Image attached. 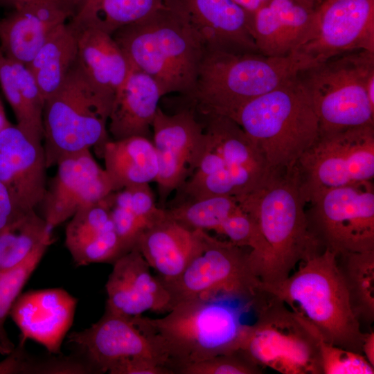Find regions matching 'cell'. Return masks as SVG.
I'll return each mask as SVG.
<instances>
[{"instance_id":"33","label":"cell","mask_w":374,"mask_h":374,"mask_svg":"<svg viewBox=\"0 0 374 374\" xmlns=\"http://www.w3.org/2000/svg\"><path fill=\"white\" fill-rule=\"evenodd\" d=\"M352 312L361 328L371 330L374 321V251L335 256Z\"/></svg>"},{"instance_id":"21","label":"cell","mask_w":374,"mask_h":374,"mask_svg":"<svg viewBox=\"0 0 374 374\" xmlns=\"http://www.w3.org/2000/svg\"><path fill=\"white\" fill-rule=\"evenodd\" d=\"M314 18V10L294 0H269L251 12L250 31L260 53L286 56L308 40Z\"/></svg>"},{"instance_id":"8","label":"cell","mask_w":374,"mask_h":374,"mask_svg":"<svg viewBox=\"0 0 374 374\" xmlns=\"http://www.w3.org/2000/svg\"><path fill=\"white\" fill-rule=\"evenodd\" d=\"M112 106L75 62L61 87L45 100L43 145L48 168L91 148L102 157L105 144L112 140L107 129Z\"/></svg>"},{"instance_id":"3","label":"cell","mask_w":374,"mask_h":374,"mask_svg":"<svg viewBox=\"0 0 374 374\" xmlns=\"http://www.w3.org/2000/svg\"><path fill=\"white\" fill-rule=\"evenodd\" d=\"M112 36L131 66L152 77L163 95L192 93L206 48L177 13L163 6Z\"/></svg>"},{"instance_id":"41","label":"cell","mask_w":374,"mask_h":374,"mask_svg":"<svg viewBox=\"0 0 374 374\" xmlns=\"http://www.w3.org/2000/svg\"><path fill=\"white\" fill-rule=\"evenodd\" d=\"M10 190L0 181V234L21 222L28 213Z\"/></svg>"},{"instance_id":"26","label":"cell","mask_w":374,"mask_h":374,"mask_svg":"<svg viewBox=\"0 0 374 374\" xmlns=\"http://www.w3.org/2000/svg\"><path fill=\"white\" fill-rule=\"evenodd\" d=\"M0 152L11 166L20 205L26 212L35 210L47 187L43 139L11 124L0 132Z\"/></svg>"},{"instance_id":"34","label":"cell","mask_w":374,"mask_h":374,"mask_svg":"<svg viewBox=\"0 0 374 374\" xmlns=\"http://www.w3.org/2000/svg\"><path fill=\"white\" fill-rule=\"evenodd\" d=\"M52 229L45 220L30 211L18 224L0 234V271L24 262L46 238Z\"/></svg>"},{"instance_id":"2","label":"cell","mask_w":374,"mask_h":374,"mask_svg":"<svg viewBox=\"0 0 374 374\" xmlns=\"http://www.w3.org/2000/svg\"><path fill=\"white\" fill-rule=\"evenodd\" d=\"M251 305L227 299H195L174 305L163 317L130 318L156 345L175 373L185 365L240 349Z\"/></svg>"},{"instance_id":"28","label":"cell","mask_w":374,"mask_h":374,"mask_svg":"<svg viewBox=\"0 0 374 374\" xmlns=\"http://www.w3.org/2000/svg\"><path fill=\"white\" fill-rule=\"evenodd\" d=\"M113 191L154 181L158 160L149 138L134 136L108 141L102 157Z\"/></svg>"},{"instance_id":"35","label":"cell","mask_w":374,"mask_h":374,"mask_svg":"<svg viewBox=\"0 0 374 374\" xmlns=\"http://www.w3.org/2000/svg\"><path fill=\"white\" fill-rule=\"evenodd\" d=\"M53 243L51 235L42 241L21 264L0 271V353L7 355L15 348L5 328L10 310L21 290L37 267L49 246Z\"/></svg>"},{"instance_id":"30","label":"cell","mask_w":374,"mask_h":374,"mask_svg":"<svg viewBox=\"0 0 374 374\" xmlns=\"http://www.w3.org/2000/svg\"><path fill=\"white\" fill-rule=\"evenodd\" d=\"M0 85L13 111L16 125L28 134L44 139L45 100L29 69L1 53Z\"/></svg>"},{"instance_id":"43","label":"cell","mask_w":374,"mask_h":374,"mask_svg":"<svg viewBox=\"0 0 374 374\" xmlns=\"http://www.w3.org/2000/svg\"><path fill=\"white\" fill-rule=\"evenodd\" d=\"M246 10L253 12L269 0H233Z\"/></svg>"},{"instance_id":"37","label":"cell","mask_w":374,"mask_h":374,"mask_svg":"<svg viewBox=\"0 0 374 374\" xmlns=\"http://www.w3.org/2000/svg\"><path fill=\"white\" fill-rule=\"evenodd\" d=\"M24 345L19 343L0 362V373H94L89 364L78 355L52 354L46 357L35 358L26 353Z\"/></svg>"},{"instance_id":"13","label":"cell","mask_w":374,"mask_h":374,"mask_svg":"<svg viewBox=\"0 0 374 374\" xmlns=\"http://www.w3.org/2000/svg\"><path fill=\"white\" fill-rule=\"evenodd\" d=\"M374 52V0H325L308 40L295 52L314 63L346 52Z\"/></svg>"},{"instance_id":"19","label":"cell","mask_w":374,"mask_h":374,"mask_svg":"<svg viewBox=\"0 0 374 374\" xmlns=\"http://www.w3.org/2000/svg\"><path fill=\"white\" fill-rule=\"evenodd\" d=\"M77 303L75 297L61 288L21 293L9 314L21 332L19 343L31 339L45 347L50 354L60 355Z\"/></svg>"},{"instance_id":"39","label":"cell","mask_w":374,"mask_h":374,"mask_svg":"<svg viewBox=\"0 0 374 374\" xmlns=\"http://www.w3.org/2000/svg\"><path fill=\"white\" fill-rule=\"evenodd\" d=\"M259 366L251 361L240 350L218 355L179 368L180 374H260Z\"/></svg>"},{"instance_id":"15","label":"cell","mask_w":374,"mask_h":374,"mask_svg":"<svg viewBox=\"0 0 374 374\" xmlns=\"http://www.w3.org/2000/svg\"><path fill=\"white\" fill-rule=\"evenodd\" d=\"M39 205L42 217L53 229L81 208L98 202L113 192L109 177L90 150L62 159Z\"/></svg>"},{"instance_id":"29","label":"cell","mask_w":374,"mask_h":374,"mask_svg":"<svg viewBox=\"0 0 374 374\" xmlns=\"http://www.w3.org/2000/svg\"><path fill=\"white\" fill-rule=\"evenodd\" d=\"M116 232L128 252L141 233L166 216L149 184L113 191L105 197Z\"/></svg>"},{"instance_id":"5","label":"cell","mask_w":374,"mask_h":374,"mask_svg":"<svg viewBox=\"0 0 374 374\" xmlns=\"http://www.w3.org/2000/svg\"><path fill=\"white\" fill-rule=\"evenodd\" d=\"M271 170L294 167L319 134L312 103L296 75L241 106L231 117Z\"/></svg>"},{"instance_id":"38","label":"cell","mask_w":374,"mask_h":374,"mask_svg":"<svg viewBox=\"0 0 374 374\" xmlns=\"http://www.w3.org/2000/svg\"><path fill=\"white\" fill-rule=\"evenodd\" d=\"M319 346L323 374L374 373V366L361 353L331 344L319 335Z\"/></svg>"},{"instance_id":"7","label":"cell","mask_w":374,"mask_h":374,"mask_svg":"<svg viewBox=\"0 0 374 374\" xmlns=\"http://www.w3.org/2000/svg\"><path fill=\"white\" fill-rule=\"evenodd\" d=\"M296 78L317 114L319 134L374 125V52L341 53L301 69Z\"/></svg>"},{"instance_id":"23","label":"cell","mask_w":374,"mask_h":374,"mask_svg":"<svg viewBox=\"0 0 374 374\" xmlns=\"http://www.w3.org/2000/svg\"><path fill=\"white\" fill-rule=\"evenodd\" d=\"M64 244L78 266L113 264L127 253L105 198L81 208L70 218Z\"/></svg>"},{"instance_id":"24","label":"cell","mask_w":374,"mask_h":374,"mask_svg":"<svg viewBox=\"0 0 374 374\" xmlns=\"http://www.w3.org/2000/svg\"><path fill=\"white\" fill-rule=\"evenodd\" d=\"M205 128L217 140L229 175L234 196L249 194L259 188L273 170L233 119L222 115L206 116Z\"/></svg>"},{"instance_id":"14","label":"cell","mask_w":374,"mask_h":374,"mask_svg":"<svg viewBox=\"0 0 374 374\" xmlns=\"http://www.w3.org/2000/svg\"><path fill=\"white\" fill-rule=\"evenodd\" d=\"M152 128L158 160L154 181L161 208H164L170 194L177 190L197 167L204 148V128L192 107L168 115L159 107Z\"/></svg>"},{"instance_id":"17","label":"cell","mask_w":374,"mask_h":374,"mask_svg":"<svg viewBox=\"0 0 374 374\" xmlns=\"http://www.w3.org/2000/svg\"><path fill=\"white\" fill-rule=\"evenodd\" d=\"M181 16L206 49L259 53L250 31L251 12L233 0H163Z\"/></svg>"},{"instance_id":"47","label":"cell","mask_w":374,"mask_h":374,"mask_svg":"<svg viewBox=\"0 0 374 374\" xmlns=\"http://www.w3.org/2000/svg\"><path fill=\"white\" fill-rule=\"evenodd\" d=\"M1 51H0V56H1Z\"/></svg>"},{"instance_id":"42","label":"cell","mask_w":374,"mask_h":374,"mask_svg":"<svg viewBox=\"0 0 374 374\" xmlns=\"http://www.w3.org/2000/svg\"><path fill=\"white\" fill-rule=\"evenodd\" d=\"M362 355L374 366V332L373 330L365 333L362 343Z\"/></svg>"},{"instance_id":"31","label":"cell","mask_w":374,"mask_h":374,"mask_svg":"<svg viewBox=\"0 0 374 374\" xmlns=\"http://www.w3.org/2000/svg\"><path fill=\"white\" fill-rule=\"evenodd\" d=\"M163 6V0H74L67 23L75 32L92 28L112 35Z\"/></svg>"},{"instance_id":"1","label":"cell","mask_w":374,"mask_h":374,"mask_svg":"<svg viewBox=\"0 0 374 374\" xmlns=\"http://www.w3.org/2000/svg\"><path fill=\"white\" fill-rule=\"evenodd\" d=\"M235 197L255 220L264 242L253 267L263 285L280 283L298 263L323 251L309 227L296 164L272 170L259 188Z\"/></svg>"},{"instance_id":"4","label":"cell","mask_w":374,"mask_h":374,"mask_svg":"<svg viewBox=\"0 0 374 374\" xmlns=\"http://www.w3.org/2000/svg\"><path fill=\"white\" fill-rule=\"evenodd\" d=\"M313 64L307 56L297 53L269 57L258 53L205 49L195 87L187 99L191 107L205 117L230 118L248 101L271 91Z\"/></svg>"},{"instance_id":"40","label":"cell","mask_w":374,"mask_h":374,"mask_svg":"<svg viewBox=\"0 0 374 374\" xmlns=\"http://www.w3.org/2000/svg\"><path fill=\"white\" fill-rule=\"evenodd\" d=\"M110 374H175L168 366L157 360L143 357L122 359L107 371Z\"/></svg>"},{"instance_id":"36","label":"cell","mask_w":374,"mask_h":374,"mask_svg":"<svg viewBox=\"0 0 374 374\" xmlns=\"http://www.w3.org/2000/svg\"><path fill=\"white\" fill-rule=\"evenodd\" d=\"M240 207L235 196L217 195L181 202L165 209L169 217L190 229L219 233L225 220Z\"/></svg>"},{"instance_id":"20","label":"cell","mask_w":374,"mask_h":374,"mask_svg":"<svg viewBox=\"0 0 374 374\" xmlns=\"http://www.w3.org/2000/svg\"><path fill=\"white\" fill-rule=\"evenodd\" d=\"M74 0H44L14 9L0 19L1 53L28 66L49 35L72 15Z\"/></svg>"},{"instance_id":"22","label":"cell","mask_w":374,"mask_h":374,"mask_svg":"<svg viewBox=\"0 0 374 374\" xmlns=\"http://www.w3.org/2000/svg\"><path fill=\"white\" fill-rule=\"evenodd\" d=\"M203 231L190 229L166 213L141 233L134 247L167 284L175 280L200 252Z\"/></svg>"},{"instance_id":"10","label":"cell","mask_w":374,"mask_h":374,"mask_svg":"<svg viewBox=\"0 0 374 374\" xmlns=\"http://www.w3.org/2000/svg\"><path fill=\"white\" fill-rule=\"evenodd\" d=\"M244 248L203 231L200 252L175 280L163 284L171 307L188 300L227 299L250 303L253 308L265 291L251 267L250 249Z\"/></svg>"},{"instance_id":"18","label":"cell","mask_w":374,"mask_h":374,"mask_svg":"<svg viewBox=\"0 0 374 374\" xmlns=\"http://www.w3.org/2000/svg\"><path fill=\"white\" fill-rule=\"evenodd\" d=\"M105 290V311L126 318L148 311L165 313L172 308L168 290L152 274L150 265L136 247L113 263Z\"/></svg>"},{"instance_id":"11","label":"cell","mask_w":374,"mask_h":374,"mask_svg":"<svg viewBox=\"0 0 374 374\" xmlns=\"http://www.w3.org/2000/svg\"><path fill=\"white\" fill-rule=\"evenodd\" d=\"M296 167L306 203L326 190L372 181L374 125L319 134Z\"/></svg>"},{"instance_id":"9","label":"cell","mask_w":374,"mask_h":374,"mask_svg":"<svg viewBox=\"0 0 374 374\" xmlns=\"http://www.w3.org/2000/svg\"><path fill=\"white\" fill-rule=\"evenodd\" d=\"M252 310L256 320L239 349L251 361L282 374H323L319 335L308 320L267 292Z\"/></svg>"},{"instance_id":"25","label":"cell","mask_w":374,"mask_h":374,"mask_svg":"<svg viewBox=\"0 0 374 374\" xmlns=\"http://www.w3.org/2000/svg\"><path fill=\"white\" fill-rule=\"evenodd\" d=\"M163 96L161 88L152 77L132 67L112 106L107 125L112 139L134 136L148 138Z\"/></svg>"},{"instance_id":"32","label":"cell","mask_w":374,"mask_h":374,"mask_svg":"<svg viewBox=\"0 0 374 374\" xmlns=\"http://www.w3.org/2000/svg\"><path fill=\"white\" fill-rule=\"evenodd\" d=\"M78 57V35L67 22L47 38L26 66L46 100L62 85Z\"/></svg>"},{"instance_id":"16","label":"cell","mask_w":374,"mask_h":374,"mask_svg":"<svg viewBox=\"0 0 374 374\" xmlns=\"http://www.w3.org/2000/svg\"><path fill=\"white\" fill-rule=\"evenodd\" d=\"M67 342L94 373H107L116 362L132 357L151 358L168 366L154 342L130 318L106 311L90 327L70 333Z\"/></svg>"},{"instance_id":"27","label":"cell","mask_w":374,"mask_h":374,"mask_svg":"<svg viewBox=\"0 0 374 374\" xmlns=\"http://www.w3.org/2000/svg\"><path fill=\"white\" fill-rule=\"evenodd\" d=\"M78 35L76 64L90 85L114 102L132 66L111 35L84 29Z\"/></svg>"},{"instance_id":"46","label":"cell","mask_w":374,"mask_h":374,"mask_svg":"<svg viewBox=\"0 0 374 374\" xmlns=\"http://www.w3.org/2000/svg\"><path fill=\"white\" fill-rule=\"evenodd\" d=\"M298 3L313 10H315L325 0H294Z\"/></svg>"},{"instance_id":"45","label":"cell","mask_w":374,"mask_h":374,"mask_svg":"<svg viewBox=\"0 0 374 374\" xmlns=\"http://www.w3.org/2000/svg\"><path fill=\"white\" fill-rule=\"evenodd\" d=\"M10 125L11 123L7 119L3 105L0 98V132Z\"/></svg>"},{"instance_id":"12","label":"cell","mask_w":374,"mask_h":374,"mask_svg":"<svg viewBox=\"0 0 374 374\" xmlns=\"http://www.w3.org/2000/svg\"><path fill=\"white\" fill-rule=\"evenodd\" d=\"M310 203L309 227L323 250L335 256L374 251L372 181L326 190Z\"/></svg>"},{"instance_id":"44","label":"cell","mask_w":374,"mask_h":374,"mask_svg":"<svg viewBox=\"0 0 374 374\" xmlns=\"http://www.w3.org/2000/svg\"><path fill=\"white\" fill-rule=\"evenodd\" d=\"M44 0H0V6L12 7L14 9L27 3Z\"/></svg>"},{"instance_id":"6","label":"cell","mask_w":374,"mask_h":374,"mask_svg":"<svg viewBox=\"0 0 374 374\" xmlns=\"http://www.w3.org/2000/svg\"><path fill=\"white\" fill-rule=\"evenodd\" d=\"M299 266L278 284H262V290L308 320L324 341L362 354L366 332L352 312L335 254L325 249Z\"/></svg>"}]
</instances>
